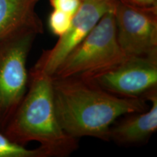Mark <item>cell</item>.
I'll return each mask as SVG.
<instances>
[{
	"label": "cell",
	"instance_id": "1",
	"mask_svg": "<svg viewBox=\"0 0 157 157\" xmlns=\"http://www.w3.org/2000/svg\"><path fill=\"white\" fill-rule=\"evenodd\" d=\"M52 78L55 110L63 129L76 139L109 141V129L119 118L148 109L144 98L115 95L92 80Z\"/></svg>",
	"mask_w": 157,
	"mask_h": 157
},
{
	"label": "cell",
	"instance_id": "2",
	"mask_svg": "<svg viewBox=\"0 0 157 157\" xmlns=\"http://www.w3.org/2000/svg\"><path fill=\"white\" fill-rule=\"evenodd\" d=\"M4 133L20 144L38 142L50 157H66L78 147V139L60 126L55 110L52 78L29 75V87Z\"/></svg>",
	"mask_w": 157,
	"mask_h": 157
},
{
	"label": "cell",
	"instance_id": "3",
	"mask_svg": "<svg viewBox=\"0 0 157 157\" xmlns=\"http://www.w3.org/2000/svg\"><path fill=\"white\" fill-rule=\"evenodd\" d=\"M125 57L117 40L113 8L102 17L90 34L68 54L52 77L90 80Z\"/></svg>",
	"mask_w": 157,
	"mask_h": 157
},
{
	"label": "cell",
	"instance_id": "4",
	"mask_svg": "<svg viewBox=\"0 0 157 157\" xmlns=\"http://www.w3.org/2000/svg\"><path fill=\"white\" fill-rule=\"evenodd\" d=\"M38 34L25 31L0 41V131L4 132L29 87L27 60Z\"/></svg>",
	"mask_w": 157,
	"mask_h": 157
},
{
	"label": "cell",
	"instance_id": "5",
	"mask_svg": "<svg viewBox=\"0 0 157 157\" xmlns=\"http://www.w3.org/2000/svg\"><path fill=\"white\" fill-rule=\"evenodd\" d=\"M117 0H82L67 31L59 37L53 47L43 50L29 71V75L52 77L63 60L97 25L105 13L114 8Z\"/></svg>",
	"mask_w": 157,
	"mask_h": 157
},
{
	"label": "cell",
	"instance_id": "6",
	"mask_svg": "<svg viewBox=\"0 0 157 157\" xmlns=\"http://www.w3.org/2000/svg\"><path fill=\"white\" fill-rule=\"evenodd\" d=\"M114 16L117 40L125 56H157V7L117 0Z\"/></svg>",
	"mask_w": 157,
	"mask_h": 157
},
{
	"label": "cell",
	"instance_id": "7",
	"mask_svg": "<svg viewBox=\"0 0 157 157\" xmlns=\"http://www.w3.org/2000/svg\"><path fill=\"white\" fill-rule=\"evenodd\" d=\"M90 80L119 97L145 99L157 89V56H126Z\"/></svg>",
	"mask_w": 157,
	"mask_h": 157
},
{
	"label": "cell",
	"instance_id": "8",
	"mask_svg": "<svg viewBox=\"0 0 157 157\" xmlns=\"http://www.w3.org/2000/svg\"><path fill=\"white\" fill-rule=\"evenodd\" d=\"M151 105L146 111L127 114L109 129V141L122 146L146 143L157 129V89L145 96Z\"/></svg>",
	"mask_w": 157,
	"mask_h": 157
},
{
	"label": "cell",
	"instance_id": "9",
	"mask_svg": "<svg viewBox=\"0 0 157 157\" xmlns=\"http://www.w3.org/2000/svg\"><path fill=\"white\" fill-rule=\"evenodd\" d=\"M42 0H0V41L25 31L38 35L44 25L36 11Z\"/></svg>",
	"mask_w": 157,
	"mask_h": 157
},
{
	"label": "cell",
	"instance_id": "10",
	"mask_svg": "<svg viewBox=\"0 0 157 157\" xmlns=\"http://www.w3.org/2000/svg\"><path fill=\"white\" fill-rule=\"evenodd\" d=\"M0 157H50V155L40 146L33 149L26 148L0 131Z\"/></svg>",
	"mask_w": 157,
	"mask_h": 157
},
{
	"label": "cell",
	"instance_id": "11",
	"mask_svg": "<svg viewBox=\"0 0 157 157\" xmlns=\"http://www.w3.org/2000/svg\"><path fill=\"white\" fill-rule=\"evenodd\" d=\"M73 17L74 15L53 9L48 17V26L50 31L57 36H61L69 29Z\"/></svg>",
	"mask_w": 157,
	"mask_h": 157
},
{
	"label": "cell",
	"instance_id": "12",
	"mask_svg": "<svg viewBox=\"0 0 157 157\" xmlns=\"http://www.w3.org/2000/svg\"><path fill=\"white\" fill-rule=\"evenodd\" d=\"M82 0H50L51 7L55 10L63 11L74 15L82 5Z\"/></svg>",
	"mask_w": 157,
	"mask_h": 157
},
{
	"label": "cell",
	"instance_id": "13",
	"mask_svg": "<svg viewBox=\"0 0 157 157\" xmlns=\"http://www.w3.org/2000/svg\"><path fill=\"white\" fill-rule=\"evenodd\" d=\"M124 1L140 7H157V0H124Z\"/></svg>",
	"mask_w": 157,
	"mask_h": 157
}]
</instances>
